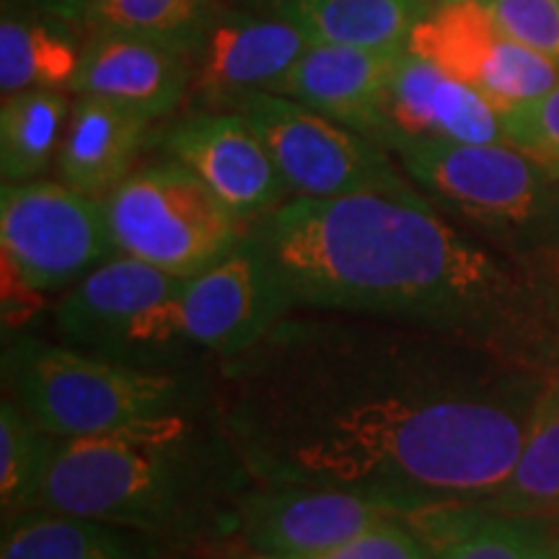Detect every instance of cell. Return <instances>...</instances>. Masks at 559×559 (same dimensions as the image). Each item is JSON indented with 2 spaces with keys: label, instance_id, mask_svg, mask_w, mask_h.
<instances>
[{
  "label": "cell",
  "instance_id": "cell-1",
  "mask_svg": "<svg viewBox=\"0 0 559 559\" xmlns=\"http://www.w3.org/2000/svg\"><path fill=\"white\" fill-rule=\"evenodd\" d=\"M549 379L417 326L296 309L218 360L213 409L251 485L358 489L423 515L498 495Z\"/></svg>",
  "mask_w": 559,
  "mask_h": 559
},
{
  "label": "cell",
  "instance_id": "cell-2",
  "mask_svg": "<svg viewBox=\"0 0 559 559\" xmlns=\"http://www.w3.org/2000/svg\"><path fill=\"white\" fill-rule=\"evenodd\" d=\"M296 309L417 326L510 362L559 370L557 262L495 249L415 185L293 198L249 226Z\"/></svg>",
  "mask_w": 559,
  "mask_h": 559
},
{
  "label": "cell",
  "instance_id": "cell-3",
  "mask_svg": "<svg viewBox=\"0 0 559 559\" xmlns=\"http://www.w3.org/2000/svg\"><path fill=\"white\" fill-rule=\"evenodd\" d=\"M200 409L62 440L39 508L140 528L171 547L236 531V502L251 479L215 409L207 419Z\"/></svg>",
  "mask_w": 559,
  "mask_h": 559
},
{
  "label": "cell",
  "instance_id": "cell-4",
  "mask_svg": "<svg viewBox=\"0 0 559 559\" xmlns=\"http://www.w3.org/2000/svg\"><path fill=\"white\" fill-rule=\"evenodd\" d=\"M3 383L5 396L62 440L200 409L213 400V383L198 368H132L32 334L5 342Z\"/></svg>",
  "mask_w": 559,
  "mask_h": 559
},
{
  "label": "cell",
  "instance_id": "cell-5",
  "mask_svg": "<svg viewBox=\"0 0 559 559\" xmlns=\"http://www.w3.org/2000/svg\"><path fill=\"white\" fill-rule=\"evenodd\" d=\"M386 151L432 205L481 228L510 254L534 260L559 234V177L515 145L396 138Z\"/></svg>",
  "mask_w": 559,
  "mask_h": 559
},
{
  "label": "cell",
  "instance_id": "cell-6",
  "mask_svg": "<svg viewBox=\"0 0 559 559\" xmlns=\"http://www.w3.org/2000/svg\"><path fill=\"white\" fill-rule=\"evenodd\" d=\"M185 280L128 254H115L55 306L60 342L145 370H192L200 349L181 317Z\"/></svg>",
  "mask_w": 559,
  "mask_h": 559
},
{
  "label": "cell",
  "instance_id": "cell-7",
  "mask_svg": "<svg viewBox=\"0 0 559 559\" xmlns=\"http://www.w3.org/2000/svg\"><path fill=\"white\" fill-rule=\"evenodd\" d=\"M107 215L117 254L179 277H194L223 260L249 230L171 158L132 171L109 192Z\"/></svg>",
  "mask_w": 559,
  "mask_h": 559
},
{
  "label": "cell",
  "instance_id": "cell-8",
  "mask_svg": "<svg viewBox=\"0 0 559 559\" xmlns=\"http://www.w3.org/2000/svg\"><path fill=\"white\" fill-rule=\"evenodd\" d=\"M0 247L13 280L29 293L73 288L117 254L107 200L60 179L3 185Z\"/></svg>",
  "mask_w": 559,
  "mask_h": 559
},
{
  "label": "cell",
  "instance_id": "cell-9",
  "mask_svg": "<svg viewBox=\"0 0 559 559\" xmlns=\"http://www.w3.org/2000/svg\"><path fill=\"white\" fill-rule=\"evenodd\" d=\"M236 111L260 132L296 198H340L412 187L381 143L288 96L251 94Z\"/></svg>",
  "mask_w": 559,
  "mask_h": 559
},
{
  "label": "cell",
  "instance_id": "cell-10",
  "mask_svg": "<svg viewBox=\"0 0 559 559\" xmlns=\"http://www.w3.org/2000/svg\"><path fill=\"white\" fill-rule=\"evenodd\" d=\"M407 50L479 91L502 115L559 83L557 62L508 37L481 0H432Z\"/></svg>",
  "mask_w": 559,
  "mask_h": 559
},
{
  "label": "cell",
  "instance_id": "cell-11",
  "mask_svg": "<svg viewBox=\"0 0 559 559\" xmlns=\"http://www.w3.org/2000/svg\"><path fill=\"white\" fill-rule=\"evenodd\" d=\"M412 510L358 489L311 485H251L236 502V534L243 547L277 559L313 557L342 547Z\"/></svg>",
  "mask_w": 559,
  "mask_h": 559
},
{
  "label": "cell",
  "instance_id": "cell-12",
  "mask_svg": "<svg viewBox=\"0 0 559 559\" xmlns=\"http://www.w3.org/2000/svg\"><path fill=\"white\" fill-rule=\"evenodd\" d=\"M293 311L283 277L249 230L223 260L187 277L181 290L187 337L218 360L247 353Z\"/></svg>",
  "mask_w": 559,
  "mask_h": 559
},
{
  "label": "cell",
  "instance_id": "cell-13",
  "mask_svg": "<svg viewBox=\"0 0 559 559\" xmlns=\"http://www.w3.org/2000/svg\"><path fill=\"white\" fill-rule=\"evenodd\" d=\"M160 151L247 226L283 205L290 192L260 132L236 109H202L174 122L160 138Z\"/></svg>",
  "mask_w": 559,
  "mask_h": 559
},
{
  "label": "cell",
  "instance_id": "cell-14",
  "mask_svg": "<svg viewBox=\"0 0 559 559\" xmlns=\"http://www.w3.org/2000/svg\"><path fill=\"white\" fill-rule=\"evenodd\" d=\"M311 39L275 13H221L192 55V94L205 109H236L275 91Z\"/></svg>",
  "mask_w": 559,
  "mask_h": 559
},
{
  "label": "cell",
  "instance_id": "cell-15",
  "mask_svg": "<svg viewBox=\"0 0 559 559\" xmlns=\"http://www.w3.org/2000/svg\"><path fill=\"white\" fill-rule=\"evenodd\" d=\"M192 91V55L122 32H94L81 47L70 94L99 96L151 117L174 115Z\"/></svg>",
  "mask_w": 559,
  "mask_h": 559
},
{
  "label": "cell",
  "instance_id": "cell-16",
  "mask_svg": "<svg viewBox=\"0 0 559 559\" xmlns=\"http://www.w3.org/2000/svg\"><path fill=\"white\" fill-rule=\"evenodd\" d=\"M407 47L309 45L270 94L288 96L379 143L391 79Z\"/></svg>",
  "mask_w": 559,
  "mask_h": 559
},
{
  "label": "cell",
  "instance_id": "cell-17",
  "mask_svg": "<svg viewBox=\"0 0 559 559\" xmlns=\"http://www.w3.org/2000/svg\"><path fill=\"white\" fill-rule=\"evenodd\" d=\"M396 138L510 143L506 115L492 102L409 50L391 79L379 143L386 148Z\"/></svg>",
  "mask_w": 559,
  "mask_h": 559
},
{
  "label": "cell",
  "instance_id": "cell-18",
  "mask_svg": "<svg viewBox=\"0 0 559 559\" xmlns=\"http://www.w3.org/2000/svg\"><path fill=\"white\" fill-rule=\"evenodd\" d=\"M151 117L135 109L99 96H79L55 158L60 181L91 198L107 200L135 171V160L151 140Z\"/></svg>",
  "mask_w": 559,
  "mask_h": 559
},
{
  "label": "cell",
  "instance_id": "cell-19",
  "mask_svg": "<svg viewBox=\"0 0 559 559\" xmlns=\"http://www.w3.org/2000/svg\"><path fill=\"white\" fill-rule=\"evenodd\" d=\"M171 549L140 528L37 508L5 521L0 559H171Z\"/></svg>",
  "mask_w": 559,
  "mask_h": 559
},
{
  "label": "cell",
  "instance_id": "cell-20",
  "mask_svg": "<svg viewBox=\"0 0 559 559\" xmlns=\"http://www.w3.org/2000/svg\"><path fill=\"white\" fill-rule=\"evenodd\" d=\"M432 0H264L313 45L407 47Z\"/></svg>",
  "mask_w": 559,
  "mask_h": 559
},
{
  "label": "cell",
  "instance_id": "cell-21",
  "mask_svg": "<svg viewBox=\"0 0 559 559\" xmlns=\"http://www.w3.org/2000/svg\"><path fill=\"white\" fill-rule=\"evenodd\" d=\"M81 50L70 24L47 13H3L0 21V91L5 96L29 88L70 91Z\"/></svg>",
  "mask_w": 559,
  "mask_h": 559
},
{
  "label": "cell",
  "instance_id": "cell-22",
  "mask_svg": "<svg viewBox=\"0 0 559 559\" xmlns=\"http://www.w3.org/2000/svg\"><path fill=\"white\" fill-rule=\"evenodd\" d=\"M485 508L508 519L559 513V370L536 402L513 472Z\"/></svg>",
  "mask_w": 559,
  "mask_h": 559
},
{
  "label": "cell",
  "instance_id": "cell-23",
  "mask_svg": "<svg viewBox=\"0 0 559 559\" xmlns=\"http://www.w3.org/2000/svg\"><path fill=\"white\" fill-rule=\"evenodd\" d=\"M70 109L68 91L29 88L5 96L0 109V174L3 185L41 179L58 158Z\"/></svg>",
  "mask_w": 559,
  "mask_h": 559
},
{
  "label": "cell",
  "instance_id": "cell-24",
  "mask_svg": "<svg viewBox=\"0 0 559 559\" xmlns=\"http://www.w3.org/2000/svg\"><path fill=\"white\" fill-rule=\"evenodd\" d=\"M62 438L45 430L11 396L0 404V506L3 521L39 508Z\"/></svg>",
  "mask_w": 559,
  "mask_h": 559
},
{
  "label": "cell",
  "instance_id": "cell-25",
  "mask_svg": "<svg viewBox=\"0 0 559 559\" xmlns=\"http://www.w3.org/2000/svg\"><path fill=\"white\" fill-rule=\"evenodd\" d=\"M221 16L218 0H94L91 32H122L194 55Z\"/></svg>",
  "mask_w": 559,
  "mask_h": 559
},
{
  "label": "cell",
  "instance_id": "cell-26",
  "mask_svg": "<svg viewBox=\"0 0 559 559\" xmlns=\"http://www.w3.org/2000/svg\"><path fill=\"white\" fill-rule=\"evenodd\" d=\"M438 559H551L542 542L508 515H485L445 542Z\"/></svg>",
  "mask_w": 559,
  "mask_h": 559
},
{
  "label": "cell",
  "instance_id": "cell-27",
  "mask_svg": "<svg viewBox=\"0 0 559 559\" xmlns=\"http://www.w3.org/2000/svg\"><path fill=\"white\" fill-rule=\"evenodd\" d=\"M500 29L559 66V0H481Z\"/></svg>",
  "mask_w": 559,
  "mask_h": 559
},
{
  "label": "cell",
  "instance_id": "cell-28",
  "mask_svg": "<svg viewBox=\"0 0 559 559\" xmlns=\"http://www.w3.org/2000/svg\"><path fill=\"white\" fill-rule=\"evenodd\" d=\"M510 145L559 177V83L539 99L506 111Z\"/></svg>",
  "mask_w": 559,
  "mask_h": 559
},
{
  "label": "cell",
  "instance_id": "cell-29",
  "mask_svg": "<svg viewBox=\"0 0 559 559\" xmlns=\"http://www.w3.org/2000/svg\"><path fill=\"white\" fill-rule=\"evenodd\" d=\"M293 559H438L432 549L423 542L417 531L407 526V521H386L368 528L366 534L355 536L342 547L321 551L313 557Z\"/></svg>",
  "mask_w": 559,
  "mask_h": 559
},
{
  "label": "cell",
  "instance_id": "cell-30",
  "mask_svg": "<svg viewBox=\"0 0 559 559\" xmlns=\"http://www.w3.org/2000/svg\"><path fill=\"white\" fill-rule=\"evenodd\" d=\"M29 5L34 11L47 13V16L58 21H66L70 26H81L88 24L94 0H29Z\"/></svg>",
  "mask_w": 559,
  "mask_h": 559
},
{
  "label": "cell",
  "instance_id": "cell-31",
  "mask_svg": "<svg viewBox=\"0 0 559 559\" xmlns=\"http://www.w3.org/2000/svg\"><path fill=\"white\" fill-rule=\"evenodd\" d=\"M226 559H277V557H270V555H260V551H251L243 547L241 551H236V555H230Z\"/></svg>",
  "mask_w": 559,
  "mask_h": 559
},
{
  "label": "cell",
  "instance_id": "cell-32",
  "mask_svg": "<svg viewBox=\"0 0 559 559\" xmlns=\"http://www.w3.org/2000/svg\"><path fill=\"white\" fill-rule=\"evenodd\" d=\"M9 3H13V5H16V3H19V0H5V5H9Z\"/></svg>",
  "mask_w": 559,
  "mask_h": 559
},
{
  "label": "cell",
  "instance_id": "cell-33",
  "mask_svg": "<svg viewBox=\"0 0 559 559\" xmlns=\"http://www.w3.org/2000/svg\"><path fill=\"white\" fill-rule=\"evenodd\" d=\"M551 559H559V549L555 551V555H551Z\"/></svg>",
  "mask_w": 559,
  "mask_h": 559
},
{
  "label": "cell",
  "instance_id": "cell-34",
  "mask_svg": "<svg viewBox=\"0 0 559 559\" xmlns=\"http://www.w3.org/2000/svg\"><path fill=\"white\" fill-rule=\"evenodd\" d=\"M557 275H559V260H557Z\"/></svg>",
  "mask_w": 559,
  "mask_h": 559
}]
</instances>
